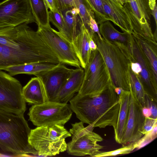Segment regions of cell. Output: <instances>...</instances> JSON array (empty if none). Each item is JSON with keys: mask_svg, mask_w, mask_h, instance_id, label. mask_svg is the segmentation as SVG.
I'll return each instance as SVG.
<instances>
[{"mask_svg": "<svg viewBox=\"0 0 157 157\" xmlns=\"http://www.w3.org/2000/svg\"><path fill=\"white\" fill-rule=\"evenodd\" d=\"M157 100L150 96L147 93L145 96L146 107L149 108L151 113V117L157 119Z\"/></svg>", "mask_w": 157, "mask_h": 157, "instance_id": "d6a6232c", "label": "cell"}, {"mask_svg": "<svg viewBox=\"0 0 157 157\" xmlns=\"http://www.w3.org/2000/svg\"><path fill=\"white\" fill-rule=\"evenodd\" d=\"M87 12L89 17L90 28L92 33H96L99 38L102 39L99 32L98 25L96 21L93 12L90 9L87 8Z\"/></svg>", "mask_w": 157, "mask_h": 157, "instance_id": "836d02e7", "label": "cell"}, {"mask_svg": "<svg viewBox=\"0 0 157 157\" xmlns=\"http://www.w3.org/2000/svg\"><path fill=\"white\" fill-rule=\"evenodd\" d=\"M93 12L98 25L107 21H110L105 13L101 0H83Z\"/></svg>", "mask_w": 157, "mask_h": 157, "instance_id": "83f0119b", "label": "cell"}, {"mask_svg": "<svg viewBox=\"0 0 157 157\" xmlns=\"http://www.w3.org/2000/svg\"><path fill=\"white\" fill-rule=\"evenodd\" d=\"M36 22L28 0L0 2V29Z\"/></svg>", "mask_w": 157, "mask_h": 157, "instance_id": "7c38bea8", "label": "cell"}, {"mask_svg": "<svg viewBox=\"0 0 157 157\" xmlns=\"http://www.w3.org/2000/svg\"><path fill=\"white\" fill-rule=\"evenodd\" d=\"M101 0L104 11L110 21L123 32L132 34L130 19L123 5L115 0Z\"/></svg>", "mask_w": 157, "mask_h": 157, "instance_id": "e0dca14e", "label": "cell"}, {"mask_svg": "<svg viewBox=\"0 0 157 157\" xmlns=\"http://www.w3.org/2000/svg\"><path fill=\"white\" fill-rule=\"evenodd\" d=\"M42 38L28 24L0 29V44L13 48L21 47L38 41Z\"/></svg>", "mask_w": 157, "mask_h": 157, "instance_id": "5bb4252c", "label": "cell"}, {"mask_svg": "<svg viewBox=\"0 0 157 157\" xmlns=\"http://www.w3.org/2000/svg\"><path fill=\"white\" fill-rule=\"evenodd\" d=\"M137 141L133 142L134 150L139 149L151 142L157 136V125L151 131L144 134Z\"/></svg>", "mask_w": 157, "mask_h": 157, "instance_id": "4dcf8cb0", "label": "cell"}, {"mask_svg": "<svg viewBox=\"0 0 157 157\" xmlns=\"http://www.w3.org/2000/svg\"><path fill=\"white\" fill-rule=\"evenodd\" d=\"M84 74V69L82 67L73 69L69 78L52 101L67 103L79 91Z\"/></svg>", "mask_w": 157, "mask_h": 157, "instance_id": "ac0fdd59", "label": "cell"}, {"mask_svg": "<svg viewBox=\"0 0 157 157\" xmlns=\"http://www.w3.org/2000/svg\"><path fill=\"white\" fill-rule=\"evenodd\" d=\"M129 86L132 92L142 106H145L147 93L138 76L131 70L130 66L129 71Z\"/></svg>", "mask_w": 157, "mask_h": 157, "instance_id": "4316f807", "label": "cell"}, {"mask_svg": "<svg viewBox=\"0 0 157 157\" xmlns=\"http://www.w3.org/2000/svg\"><path fill=\"white\" fill-rule=\"evenodd\" d=\"M72 111L67 103L48 101L33 105L28 115L30 120L37 127L58 124L63 126L71 119Z\"/></svg>", "mask_w": 157, "mask_h": 157, "instance_id": "ba28073f", "label": "cell"}, {"mask_svg": "<svg viewBox=\"0 0 157 157\" xmlns=\"http://www.w3.org/2000/svg\"><path fill=\"white\" fill-rule=\"evenodd\" d=\"M132 34L147 60L154 80L157 82V42L144 38L134 33Z\"/></svg>", "mask_w": 157, "mask_h": 157, "instance_id": "603a6c76", "label": "cell"}, {"mask_svg": "<svg viewBox=\"0 0 157 157\" xmlns=\"http://www.w3.org/2000/svg\"><path fill=\"white\" fill-rule=\"evenodd\" d=\"M142 112L145 117H151V113L150 109L148 107L144 106L142 109Z\"/></svg>", "mask_w": 157, "mask_h": 157, "instance_id": "f35d334b", "label": "cell"}, {"mask_svg": "<svg viewBox=\"0 0 157 157\" xmlns=\"http://www.w3.org/2000/svg\"><path fill=\"white\" fill-rule=\"evenodd\" d=\"M117 2L120 3L122 5H123L124 4L126 3L127 0H115Z\"/></svg>", "mask_w": 157, "mask_h": 157, "instance_id": "b9f144b4", "label": "cell"}, {"mask_svg": "<svg viewBox=\"0 0 157 157\" xmlns=\"http://www.w3.org/2000/svg\"><path fill=\"white\" fill-rule=\"evenodd\" d=\"M32 13L38 26L50 25L49 11L44 0H28Z\"/></svg>", "mask_w": 157, "mask_h": 157, "instance_id": "d4e9b609", "label": "cell"}, {"mask_svg": "<svg viewBox=\"0 0 157 157\" xmlns=\"http://www.w3.org/2000/svg\"><path fill=\"white\" fill-rule=\"evenodd\" d=\"M20 82L0 70V110L16 114H23L26 103Z\"/></svg>", "mask_w": 157, "mask_h": 157, "instance_id": "9c48e42d", "label": "cell"}, {"mask_svg": "<svg viewBox=\"0 0 157 157\" xmlns=\"http://www.w3.org/2000/svg\"><path fill=\"white\" fill-rule=\"evenodd\" d=\"M149 5L151 11V14L153 17L157 28V7L155 0H148Z\"/></svg>", "mask_w": 157, "mask_h": 157, "instance_id": "8d00e7d4", "label": "cell"}, {"mask_svg": "<svg viewBox=\"0 0 157 157\" xmlns=\"http://www.w3.org/2000/svg\"><path fill=\"white\" fill-rule=\"evenodd\" d=\"M22 94L25 101L33 105H38L49 101L44 86L37 77L32 78L22 89Z\"/></svg>", "mask_w": 157, "mask_h": 157, "instance_id": "ffe728a7", "label": "cell"}, {"mask_svg": "<svg viewBox=\"0 0 157 157\" xmlns=\"http://www.w3.org/2000/svg\"><path fill=\"white\" fill-rule=\"evenodd\" d=\"M80 121L71 124L69 130L71 140L67 144V152L70 155L83 156L87 155L94 157L103 148L97 143L103 141V138L93 132L94 127L92 124L85 127Z\"/></svg>", "mask_w": 157, "mask_h": 157, "instance_id": "52a82bcc", "label": "cell"}, {"mask_svg": "<svg viewBox=\"0 0 157 157\" xmlns=\"http://www.w3.org/2000/svg\"><path fill=\"white\" fill-rule=\"evenodd\" d=\"M72 69L59 62L54 67L35 75L42 81L49 101L53 100L69 78Z\"/></svg>", "mask_w": 157, "mask_h": 157, "instance_id": "9a60e30c", "label": "cell"}, {"mask_svg": "<svg viewBox=\"0 0 157 157\" xmlns=\"http://www.w3.org/2000/svg\"><path fill=\"white\" fill-rule=\"evenodd\" d=\"M123 6L130 19L132 33L156 41L150 25L151 14L148 0H127Z\"/></svg>", "mask_w": 157, "mask_h": 157, "instance_id": "8fae6325", "label": "cell"}, {"mask_svg": "<svg viewBox=\"0 0 157 157\" xmlns=\"http://www.w3.org/2000/svg\"><path fill=\"white\" fill-rule=\"evenodd\" d=\"M31 130L24 115L0 110V150L2 153L14 157L37 155L29 141Z\"/></svg>", "mask_w": 157, "mask_h": 157, "instance_id": "7a4b0ae2", "label": "cell"}, {"mask_svg": "<svg viewBox=\"0 0 157 157\" xmlns=\"http://www.w3.org/2000/svg\"><path fill=\"white\" fill-rule=\"evenodd\" d=\"M71 136L63 125L41 126L31 129L29 141L37 155L53 156L67 150L66 139Z\"/></svg>", "mask_w": 157, "mask_h": 157, "instance_id": "5b68a950", "label": "cell"}, {"mask_svg": "<svg viewBox=\"0 0 157 157\" xmlns=\"http://www.w3.org/2000/svg\"><path fill=\"white\" fill-rule=\"evenodd\" d=\"M35 62L57 64L59 61L42 39L17 48L0 44V70L13 66Z\"/></svg>", "mask_w": 157, "mask_h": 157, "instance_id": "3957f363", "label": "cell"}, {"mask_svg": "<svg viewBox=\"0 0 157 157\" xmlns=\"http://www.w3.org/2000/svg\"><path fill=\"white\" fill-rule=\"evenodd\" d=\"M56 8L60 11H64L73 7V0H53Z\"/></svg>", "mask_w": 157, "mask_h": 157, "instance_id": "d590c367", "label": "cell"}, {"mask_svg": "<svg viewBox=\"0 0 157 157\" xmlns=\"http://www.w3.org/2000/svg\"><path fill=\"white\" fill-rule=\"evenodd\" d=\"M37 32L60 62L76 68L81 67L72 43L63 37L50 25L38 26Z\"/></svg>", "mask_w": 157, "mask_h": 157, "instance_id": "30bf717a", "label": "cell"}, {"mask_svg": "<svg viewBox=\"0 0 157 157\" xmlns=\"http://www.w3.org/2000/svg\"><path fill=\"white\" fill-rule=\"evenodd\" d=\"M73 7L78 8L79 10V16L81 21L80 23L83 24L88 29L91 35L93 34L90 28L89 17L87 12V7H88L83 0H73ZM89 8V7H88Z\"/></svg>", "mask_w": 157, "mask_h": 157, "instance_id": "f1b7e54d", "label": "cell"}, {"mask_svg": "<svg viewBox=\"0 0 157 157\" xmlns=\"http://www.w3.org/2000/svg\"><path fill=\"white\" fill-rule=\"evenodd\" d=\"M134 150L133 142H132L128 145L114 150L105 152L100 151L94 157L114 156L119 155L127 154L130 153Z\"/></svg>", "mask_w": 157, "mask_h": 157, "instance_id": "1f68e13d", "label": "cell"}, {"mask_svg": "<svg viewBox=\"0 0 157 157\" xmlns=\"http://www.w3.org/2000/svg\"><path fill=\"white\" fill-rule=\"evenodd\" d=\"M99 28L102 38L117 45L127 54L131 55L129 47L132 34L120 32L109 21L101 24Z\"/></svg>", "mask_w": 157, "mask_h": 157, "instance_id": "d6986e66", "label": "cell"}, {"mask_svg": "<svg viewBox=\"0 0 157 157\" xmlns=\"http://www.w3.org/2000/svg\"><path fill=\"white\" fill-rule=\"evenodd\" d=\"M80 25L79 29L72 44L81 67L84 69L88 63L91 54L89 41L92 36L83 24L80 23Z\"/></svg>", "mask_w": 157, "mask_h": 157, "instance_id": "44dd1931", "label": "cell"}, {"mask_svg": "<svg viewBox=\"0 0 157 157\" xmlns=\"http://www.w3.org/2000/svg\"><path fill=\"white\" fill-rule=\"evenodd\" d=\"M70 9L61 11L65 23L64 32L63 34L61 36L72 43L78 31L77 28V16L73 15Z\"/></svg>", "mask_w": 157, "mask_h": 157, "instance_id": "484cf974", "label": "cell"}, {"mask_svg": "<svg viewBox=\"0 0 157 157\" xmlns=\"http://www.w3.org/2000/svg\"><path fill=\"white\" fill-rule=\"evenodd\" d=\"M57 64L49 63H31L11 66L4 70L8 72L12 76L21 74L35 75L40 72L53 68Z\"/></svg>", "mask_w": 157, "mask_h": 157, "instance_id": "cb8c5ba5", "label": "cell"}, {"mask_svg": "<svg viewBox=\"0 0 157 157\" xmlns=\"http://www.w3.org/2000/svg\"><path fill=\"white\" fill-rule=\"evenodd\" d=\"M89 46L91 51L97 49V44L92 37L89 41Z\"/></svg>", "mask_w": 157, "mask_h": 157, "instance_id": "ab89813d", "label": "cell"}, {"mask_svg": "<svg viewBox=\"0 0 157 157\" xmlns=\"http://www.w3.org/2000/svg\"><path fill=\"white\" fill-rule=\"evenodd\" d=\"M48 8L50 11H53L57 10L55 6L53 0H44Z\"/></svg>", "mask_w": 157, "mask_h": 157, "instance_id": "74e56055", "label": "cell"}, {"mask_svg": "<svg viewBox=\"0 0 157 157\" xmlns=\"http://www.w3.org/2000/svg\"><path fill=\"white\" fill-rule=\"evenodd\" d=\"M129 91L128 115L121 144L134 142L143 136L141 132L145 118L142 112L143 107L130 86Z\"/></svg>", "mask_w": 157, "mask_h": 157, "instance_id": "4fadbf2b", "label": "cell"}, {"mask_svg": "<svg viewBox=\"0 0 157 157\" xmlns=\"http://www.w3.org/2000/svg\"><path fill=\"white\" fill-rule=\"evenodd\" d=\"M123 90L121 87H114V91L118 96L121 94Z\"/></svg>", "mask_w": 157, "mask_h": 157, "instance_id": "60d3db41", "label": "cell"}, {"mask_svg": "<svg viewBox=\"0 0 157 157\" xmlns=\"http://www.w3.org/2000/svg\"><path fill=\"white\" fill-rule=\"evenodd\" d=\"M49 20L58 29L61 35L64 33L65 23L63 18L61 11L56 10L53 11H49Z\"/></svg>", "mask_w": 157, "mask_h": 157, "instance_id": "f546056e", "label": "cell"}, {"mask_svg": "<svg viewBox=\"0 0 157 157\" xmlns=\"http://www.w3.org/2000/svg\"><path fill=\"white\" fill-rule=\"evenodd\" d=\"M130 91L123 90L118 96L119 109L115 127L114 128L116 142L121 144L126 125L129 112Z\"/></svg>", "mask_w": 157, "mask_h": 157, "instance_id": "7402d4cb", "label": "cell"}, {"mask_svg": "<svg viewBox=\"0 0 157 157\" xmlns=\"http://www.w3.org/2000/svg\"><path fill=\"white\" fill-rule=\"evenodd\" d=\"M112 83L109 87L95 95L77 94L69 101L70 106L80 121L94 127L114 128L119 109V97Z\"/></svg>", "mask_w": 157, "mask_h": 157, "instance_id": "6da1fadb", "label": "cell"}, {"mask_svg": "<svg viewBox=\"0 0 157 157\" xmlns=\"http://www.w3.org/2000/svg\"><path fill=\"white\" fill-rule=\"evenodd\" d=\"M129 47L131 61L137 62L141 67V72L138 76L142 83L146 92L157 99V82L154 80L150 66L132 34Z\"/></svg>", "mask_w": 157, "mask_h": 157, "instance_id": "2e32d148", "label": "cell"}, {"mask_svg": "<svg viewBox=\"0 0 157 157\" xmlns=\"http://www.w3.org/2000/svg\"><path fill=\"white\" fill-rule=\"evenodd\" d=\"M92 37L103 58L113 86L129 91L131 56L117 45L103 38L101 39L96 33L93 34Z\"/></svg>", "mask_w": 157, "mask_h": 157, "instance_id": "277c9868", "label": "cell"}, {"mask_svg": "<svg viewBox=\"0 0 157 157\" xmlns=\"http://www.w3.org/2000/svg\"><path fill=\"white\" fill-rule=\"evenodd\" d=\"M84 69L82 82L77 95L98 94L108 89L112 83L108 70L97 49L91 51L88 63Z\"/></svg>", "mask_w": 157, "mask_h": 157, "instance_id": "8992f818", "label": "cell"}, {"mask_svg": "<svg viewBox=\"0 0 157 157\" xmlns=\"http://www.w3.org/2000/svg\"><path fill=\"white\" fill-rule=\"evenodd\" d=\"M2 155L0 153V156H1Z\"/></svg>", "mask_w": 157, "mask_h": 157, "instance_id": "7bdbcfd3", "label": "cell"}, {"mask_svg": "<svg viewBox=\"0 0 157 157\" xmlns=\"http://www.w3.org/2000/svg\"><path fill=\"white\" fill-rule=\"evenodd\" d=\"M157 125V119L151 117H145L144 122L141 132L144 135L147 132L152 130Z\"/></svg>", "mask_w": 157, "mask_h": 157, "instance_id": "e575fe53", "label": "cell"}]
</instances>
